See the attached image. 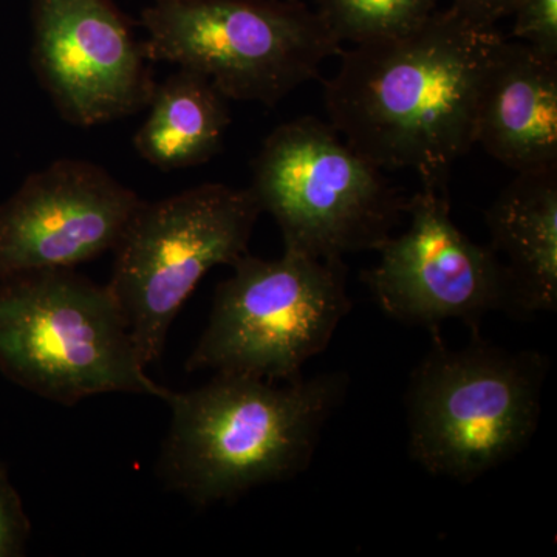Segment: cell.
Returning a JSON list of instances; mask_svg holds the SVG:
<instances>
[{"label": "cell", "mask_w": 557, "mask_h": 557, "mask_svg": "<svg viewBox=\"0 0 557 557\" xmlns=\"http://www.w3.org/2000/svg\"><path fill=\"white\" fill-rule=\"evenodd\" d=\"M146 57L207 76L230 101L276 106L339 57L300 0H168L141 13Z\"/></svg>", "instance_id": "cell-5"}, {"label": "cell", "mask_w": 557, "mask_h": 557, "mask_svg": "<svg viewBox=\"0 0 557 557\" xmlns=\"http://www.w3.org/2000/svg\"><path fill=\"white\" fill-rule=\"evenodd\" d=\"M494 255L507 273L509 311L557 309V166L518 172L486 212Z\"/></svg>", "instance_id": "cell-13"}, {"label": "cell", "mask_w": 557, "mask_h": 557, "mask_svg": "<svg viewBox=\"0 0 557 557\" xmlns=\"http://www.w3.org/2000/svg\"><path fill=\"white\" fill-rule=\"evenodd\" d=\"M30 520L9 478L0 463V557L22 556L30 539Z\"/></svg>", "instance_id": "cell-17"}, {"label": "cell", "mask_w": 557, "mask_h": 557, "mask_svg": "<svg viewBox=\"0 0 557 557\" xmlns=\"http://www.w3.org/2000/svg\"><path fill=\"white\" fill-rule=\"evenodd\" d=\"M0 373L67 406L116 392L164 403L172 394L146 372L108 285L75 269L0 281Z\"/></svg>", "instance_id": "cell-4"}, {"label": "cell", "mask_w": 557, "mask_h": 557, "mask_svg": "<svg viewBox=\"0 0 557 557\" xmlns=\"http://www.w3.org/2000/svg\"><path fill=\"white\" fill-rule=\"evenodd\" d=\"M548 361L479 338L449 348L440 330L406 392L409 453L432 475L469 483L527 448L541 420Z\"/></svg>", "instance_id": "cell-3"}, {"label": "cell", "mask_w": 557, "mask_h": 557, "mask_svg": "<svg viewBox=\"0 0 557 557\" xmlns=\"http://www.w3.org/2000/svg\"><path fill=\"white\" fill-rule=\"evenodd\" d=\"M347 391V376L267 381L215 373L199 388L172 392L161 479L199 507L306 471Z\"/></svg>", "instance_id": "cell-2"}, {"label": "cell", "mask_w": 557, "mask_h": 557, "mask_svg": "<svg viewBox=\"0 0 557 557\" xmlns=\"http://www.w3.org/2000/svg\"><path fill=\"white\" fill-rule=\"evenodd\" d=\"M406 215L408 230L384 240L379 262L361 276L388 318L431 332L460 319L478 332L491 311H509L504 265L454 223L448 193L421 188Z\"/></svg>", "instance_id": "cell-9"}, {"label": "cell", "mask_w": 557, "mask_h": 557, "mask_svg": "<svg viewBox=\"0 0 557 557\" xmlns=\"http://www.w3.org/2000/svg\"><path fill=\"white\" fill-rule=\"evenodd\" d=\"M228 102L207 76L178 67L157 83L148 119L132 139L134 148L150 166L164 172L208 163L225 141L231 124Z\"/></svg>", "instance_id": "cell-14"}, {"label": "cell", "mask_w": 557, "mask_h": 557, "mask_svg": "<svg viewBox=\"0 0 557 557\" xmlns=\"http://www.w3.org/2000/svg\"><path fill=\"white\" fill-rule=\"evenodd\" d=\"M32 69L61 119L95 127L148 109L153 62L112 0H32Z\"/></svg>", "instance_id": "cell-10"}, {"label": "cell", "mask_w": 557, "mask_h": 557, "mask_svg": "<svg viewBox=\"0 0 557 557\" xmlns=\"http://www.w3.org/2000/svg\"><path fill=\"white\" fill-rule=\"evenodd\" d=\"M152 2H168V0H152Z\"/></svg>", "instance_id": "cell-19"}, {"label": "cell", "mask_w": 557, "mask_h": 557, "mask_svg": "<svg viewBox=\"0 0 557 557\" xmlns=\"http://www.w3.org/2000/svg\"><path fill=\"white\" fill-rule=\"evenodd\" d=\"M518 0H453L449 7L457 16L480 28H494L504 17L511 16Z\"/></svg>", "instance_id": "cell-18"}, {"label": "cell", "mask_w": 557, "mask_h": 557, "mask_svg": "<svg viewBox=\"0 0 557 557\" xmlns=\"http://www.w3.org/2000/svg\"><path fill=\"white\" fill-rule=\"evenodd\" d=\"M511 38L527 44L541 57L557 61V0H518Z\"/></svg>", "instance_id": "cell-16"}, {"label": "cell", "mask_w": 557, "mask_h": 557, "mask_svg": "<svg viewBox=\"0 0 557 557\" xmlns=\"http://www.w3.org/2000/svg\"><path fill=\"white\" fill-rule=\"evenodd\" d=\"M143 201L91 161H53L0 203V281L113 251Z\"/></svg>", "instance_id": "cell-11"}, {"label": "cell", "mask_w": 557, "mask_h": 557, "mask_svg": "<svg viewBox=\"0 0 557 557\" xmlns=\"http://www.w3.org/2000/svg\"><path fill=\"white\" fill-rule=\"evenodd\" d=\"M504 36L453 10L403 35L354 44L324 86L330 124L380 170L416 171L445 190L475 145L486 70Z\"/></svg>", "instance_id": "cell-1"}, {"label": "cell", "mask_w": 557, "mask_h": 557, "mask_svg": "<svg viewBox=\"0 0 557 557\" xmlns=\"http://www.w3.org/2000/svg\"><path fill=\"white\" fill-rule=\"evenodd\" d=\"M338 131L314 116L281 124L252 163L262 212L276 220L285 251L318 259L376 251L408 200Z\"/></svg>", "instance_id": "cell-6"}, {"label": "cell", "mask_w": 557, "mask_h": 557, "mask_svg": "<svg viewBox=\"0 0 557 557\" xmlns=\"http://www.w3.org/2000/svg\"><path fill=\"white\" fill-rule=\"evenodd\" d=\"M475 145L516 172L557 166V61L500 39L480 90Z\"/></svg>", "instance_id": "cell-12"}, {"label": "cell", "mask_w": 557, "mask_h": 557, "mask_svg": "<svg viewBox=\"0 0 557 557\" xmlns=\"http://www.w3.org/2000/svg\"><path fill=\"white\" fill-rule=\"evenodd\" d=\"M262 214L251 189L203 183L143 201L113 248L109 292L145 368L163 355L178 311L209 271L248 255Z\"/></svg>", "instance_id": "cell-7"}, {"label": "cell", "mask_w": 557, "mask_h": 557, "mask_svg": "<svg viewBox=\"0 0 557 557\" xmlns=\"http://www.w3.org/2000/svg\"><path fill=\"white\" fill-rule=\"evenodd\" d=\"M220 282L203 335L186 361L188 372L300 379L350 313L343 259L285 251L281 259L244 256Z\"/></svg>", "instance_id": "cell-8"}, {"label": "cell", "mask_w": 557, "mask_h": 557, "mask_svg": "<svg viewBox=\"0 0 557 557\" xmlns=\"http://www.w3.org/2000/svg\"><path fill=\"white\" fill-rule=\"evenodd\" d=\"M437 11V0H319L318 16L339 44L403 35Z\"/></svg>", "instance_id": "cell-15"}]
</instances>
